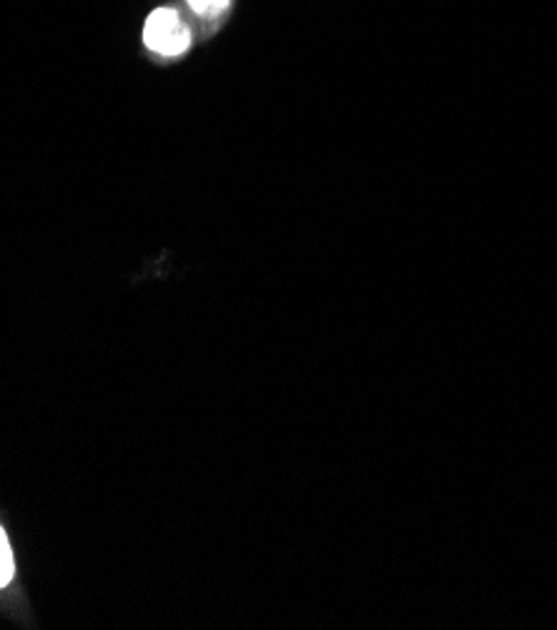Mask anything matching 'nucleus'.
Segmentation results:
<instances>
[{"mask_svg": "<svg viewBox=\"0 0 557 630\" xmlns=\"http://www.w3.org/2000/svg\"><path fill=\"white\" fill-rule=\"evenodd\" d=\"M189 6L199 15H209V13H219L221 8H227L229 0H189Z\"/></svg>", "mask_w": 557, "mask_h": 630, "instance_id": "3", "label": "nucleus"}, {"mask_svg": "<svg viewBox=\"0 0 557 630\" xmlns=\"http://www.w3.org/2000/svg\"><path fill=\"white\" fill-rule=\"evenodd\" d=\"M13 553H11V543H8V537L3 533V527H0V588L8 586L13 578Z\"/></svg>", "mask_w": 557, "mask_h": 630, "instance_id": "2", "label": "nucleus"}, {"mask_svg": "<svg viewBox=\"0 0 557 630\" xmlns=\"http://www.w3.org/2000/svg\"><path fill=\"white\" fill-rule=\"evenodd\" d=\"M144 43L154 53L176 59V55L189 51L191 31L174 8H156L144 25Z\"/></svg>", "mask_w": 557, "mask_h": 630, "instance_id": "1", "label": "nucleus"}]
</instances>
